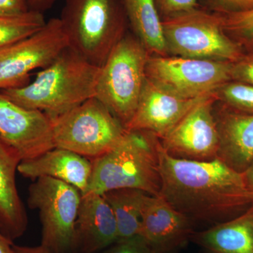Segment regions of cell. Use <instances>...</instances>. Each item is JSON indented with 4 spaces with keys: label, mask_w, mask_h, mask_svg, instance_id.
<instances>
[{
    "label": "cell",
    "mask_w": 253,
    "mask_h": 253,
    "mask_svg": "<svg viewBox=\"0 0 253 253\" xmlns=\"http://www.w3.org/2000/svg\"><path fill=\"white\" fill-rule=\"evenodd\" d=\"M161 186L159 196L194 222H224L253 205V193L236 172L219 158L210 161L178 159L157 140Z\"/></svg>",
    "instance_id": "obj_1"
},
{
    "label": "cell",
    "mask_w": 253,
    "mask_h": 253,
    "mask_svg": "<svg viewBox=\"0 0 253 253\" xmlns=\"http://www.w3.org/2000/svg\"><path fill=\"white\" fill-rule=\"evenodd\" d=\"M99 71L100 67L68 46L28 84L0 93L25 109L41 111L52 120L94 97Z\"/></svg>",
    "instance_id": "obj_2"
},
{
    "label": "cell",
    "mask_w": 253,
    "mask_h": 253,
    "mask_svg": "<svg viewBox=\"0 0 253 253\" xmlns=\"http://www.w3.org/2000/svg\"><path fill=\"white\" fill-rule=\"evenodd\" d=\"M157 140L147 131L126 130L114 147L91 160L86 192L102 195L111 190L131 189L159 196L162 180Z\"/></svg>",
    "instance_id": "obj_3"
},
{
    "label": "cell",
    "mask_w": 253,
    "mask_h": 253,
    "mask_svg": "<svg viewBox=\"0 0 253 253\" xmlns=\"http://www.w3.org/2000/svg\"><path fill=\"white\" fill-rule=\"evenodd\" d=\"M59 19L70 47L98 67L126 36L128 23L122 0H66Z\"/></svg>",
    "instance_id": "obj_4"
},
{
    "label": "cell",
    "mask_w": 253,
    "mask_h": 253,
    "mask_svg": "<svg viewBox=\"0 0 253 253\" xmlns=\"http://www.w3.org/2000/svg\"><path fill=\"white\" fill-rule=\"evenodd\" d=\"M149 55L135 36L126 35L100 67L95 97L126 129L137 109Z\"/></svg>",
    "instance_id": "obj_5"
},
{
    "label": "cell",
    "mask_w": 253,
    "mask_h": 253,
    "mask_svg": "<svg viewBox=\"0 0 253 253\" xmlns=\"http://www.w3.org/2000/svg\"><path fill=\"white\" fill-rule=\"evenodd\" d=\"M51 121L54 147L91 161L114 147L126 131L95 96Z\"/></svg>",
    "instance_id": "obj_6"
},
{
    "label": "cell",
    "mask_w": 253,
    "mask_h": 253,
    "mask_svg": "<svg viewBox=\"0 0 253 253\" xmlns=\"http://www.w3.org/2000/svg\"><path fill=\"white\" fill-rule=\"evenodd\" d=\"M168 53L191 59L235 62L245 54L224 31L217 13L200 8L162 20Z\"/></svg>",
    "instance_id": "obj_7"
},
{
    "label": "cell",
    "mask_w": 253,
    "mask_h": 253,
    "mask_svg": "<svg viewBox=\"0 0 253 253\" xmlns=\"http://www.w3.org/2000/svg\"><path fill=\"white\" fill-rule=\"evenodd\" d=\"M82 193L51 177L36 179L28 189V204L39 212L41 246L52 253L76 251V224Z\"/></svg>",
    "instance_id": "obj_8"
},
{
    "label": "cell",
    "mask_w": 253,
    "mask_h": 253,
    "mask_svg": "<svg viewBox=\"0 0 253 253\" xmlns=\"http://www.w3.org/2000/svg\"><path fill=\"white\" fill-rule=\"evenodd\" d=\"M228 61L149 55L146 76L163 89L185 99L214 94L231 81Z\"/></svg>",
    "instance_id": "obj_9"
},
{
    "label": "cell",
    "mask_w": 253,
    "mask_h": 253,
    "mask_svg": "<svg viewBox=\"0 0 253 253\" xmlns=\"http://www.w3.org/2000/svg\"><path fill=\"white\" fill-rule=\"evenodd\" d=\"M68 46L56 18L46 21L34 34L0 48V90L26 85L33 71L46 67Z\"/></svg>",
    "instance_id": "obj_10"
},
{
    "label": "cell",
    "mask_w": 253,
    "mask_h": 253,
    "mask_svg": "<svg viewBox=\"0 0 253 253\" xmlns=\"http://www.w3.org/2000/svg\"><path fill=\"white\" fill-rule=\"evenodd\" d=\"M215 94L191 110L163 139L164 151L178 159L210 161L218 158L219 136L214 116Z\"/></svg>",
    "instance_id": "obj_11"
},
{
    "label": "cell",
    "mask_w": 253,
    "mask_h": 253,
    "mask_svg": "<svg viewBox=\"0 0 253 253\" xmlns=\"http://www.w3.org/2000/svg\"><path fill=\"white\" fill-rule=\"evenodd\" d=\"M0 136L22 160L54 148L52 123L41 111L25 109L0 93Z\"/></svg>",
    "instance_id": "obj_12"
},
{
    "label": "cell",
    "mask_w": 253,
    "mask_h": 253,
    "mask_svg": "<svg viewBox=\"0 0 253 253\" xmlns=\"http://www.w3.org/2000/svg\"><path fill=\"white\" fill-rule=\"evenodd\" d=\"M212 94L185 99L146 78L137 109L126 129L147 131L163 139L191 110Z\"/></svg>",
    "instance_id": "obj_13"
},
{
    "label": "cell",
    "mask_w": 253,
    "mask_h": 253,
    "mask_svg": "<svg viewBox=\"0 0 253 253\" xmlns=\"http://www.w3.org/2000/svg\"><path fill=\"white\" fill-rule=\"evenodd\" d=\"M194 224L162 196L148 194L141 211L139 236L153 253H172L191 240Z\"/></svg>",
    "instance_id": "obj_14"
},
{
    "label": "cell",
    "mask_w": 253,
    "mask_h": 253,
    "mask_svg": "<svg viewBox=\"0 0 253 253\" xmlns=\"http://www.w3.org/2000/svg\"><path fill=\"white\" fill-rule=\"evenodd\" d=\"M76 231V251L81 253L104 251L118 241L116 217L103 195L82 194Z\"/></svg>",
    "instance_id": "obj_15"
},
{
    "label": "cell",
    "mask_w": 253,
    "mask_h": 253,
    "mask_svg": "<svg viewBox=\"0 0 253 253\" xmlns=\"http://www.w3.org/2000/svg\"><path fill=\"white\" fill-rule=\"evenodd\" d=\"M91 160L62 148L54 147L39 156L22 160L18 172L35 181L38 178L51 177L67 183L84 194L90 180Z\"/></svg>",
    "instance_id": "obj_16"
},
{
    "label": "cell",
    "mask_w": 253,
    "mask_h": 253,
    "mask_svg": "<svg viewBox=\"0 0 253 253\" xmlns=\"http://www.w3.org/2000/svg\"><path fill=\"white\" fill-rule=\"evenodd\" d=\"M22 161L17 151L0 136V230L14 241L27 230L28 219L16 184Z\"/></svg>",
    "instance_id": "obj_17"
},
{
    "label": "cell",
    "mask_w": 253,
    "mask_h": 253,
    "mask_svg": "<svg viewBox=\"0 0 253 253\" xmlns=\"http://www.w3.org/2000/svg\"><path fill=\"white\" fill-rule=\"evenodd\" d=\"M219 136L218 158L243 173L253 160V114L223 106L214 113Z\"/></svg>",
    "instance_id": "obj_18"
},
{
    "label": "cell",
    "mask_w": 253,
    "mask_h": 253,
    "mask_svg": "<svg viewBox=\"0 0 253 253\" xmlns=\"http://www.w3.org/2000/svg\"><path fill=\"white\" fill-rule=\"evenodd\" d=\"M190 241L204 253H253V205L229 220L194 231Z\"/></svg>",
    "instance_id": "obj_19"
},
{
    "label": "cell",
    "mask_w": 253,
    "mask_h": 253,
    "mask_svg": "<svg viewBox=\"0 0 253 253\" xmlns=\"http://www.w3.org/2000/svg\"><path fill=\"white\" fill-rule=\"evenodd\" d=\"M128 23L150 55L167 56L162 19L155 0H122Z\"/></svg>",
    "instance_id": "obj_20"
},
{
    "label": "cell",
    "mask_w": 253,
    "mask_h": 253,
    "mask_svg": "<svg viewBox=\"0 0 253 253\" xmlns=\"http://www.w3.org/2000/svg\"><path fill=\"white\" fill-rule=\"evenodd\" d=\"M116 217L118 240L139 235L141 215L147 194L139 190H111L102 194Z\"/></svg>",
    "instance_id": "obj_21"
},
{
    "label": "cell",
    "mask_w": 253,
    "mask_h": 253,
    "mask_svg": "<svg viewBox=\"0 0 253 253\" xmlns=\"http://www.w3.org/2000/svg\"><path fill=\"white\" fill-rule=\"evenodd\" d=\"M42 13L30 11L15 17H0V48L34 34L46 24Z\"/></svg>",
    "instance_id": "obj_22"
},
{
    "label": "cell",
    "mask_w": 253,
    "mask_h": 253,
    "mask_svg": "<svg viewBox=\"0 0 253 253\" xmlns=\"http://www.w3.org/2000/svg\"><path fill=\"white\" fill-rule=\"evenodd\" d=\"M228 36L243 49L253 50V9L243 12L217 13Z\"/></svg>",
    "instance_id": "obj_23"
},
{
    "label": "cell",
    "mask_w": 253,
    "mask_h": 253,
    "mask_svg": "<svg viewBox=\"0 0 253 253\" xmlns=\"http://www.w3.org/2000/svg\"><path fill=\"white\" fill-rule=\"evenodd\" d=\"M223 106L236 112L253 114V85L243 82H226L214 92Z\"/></svg>",
    "instance_id": "obj_24"
},
{
    "label": "cell",
    "mask_w": 253,
    "mask_h": 253,
    "mask_svg": "<svg viewBox=\"0 0 253 253\" xmlns=\"http://www.w3.org/2000/svg\"><path fill=\"white\" fill-rule=\"evenodd\" d=\"M155 2L162 20L201 8L198 0H155Z\"/></svg>",
    "instance_id": "obj_25"
},
{
    "label": "cell",
    "mask_w": 253,
    "mask_h": 253,
    "mask_svg": "<svg viewBox=\"0 0 253 253\" xmlns=\"http://www.w3.org/2000/svg\"><path fill=\"white\" fill-rule=\"evenodd\" d=\"M103 253H154L141 236L136 235L127 239L118 240Z\"/></svg>",
    "instance_id": "obj_26"
},
{
    "label": "cell",
    "mask_w": 253,
    "mask_h": 253,
    "mask_svg": "<svg viewBox=\"0 0 253 253\" xmlns=\"http://www.w3.org/2000/svg\"><path fill=\"white\" fill-rule=\"evenodd\" d=\"M231 81L253 85V50L246 51L241 59L231 64Z\"/></svg>",
    "instance_id": "obj_27"
},
{
    "label": "cell",
    "mask_w": 253,
    "mask_h": 253,
    "mask_svg": "<svg viewBox=\"0 0 253 253\" xmlns=\"http://www.w3.org/2000/svg\"><path fill=\"white\" fill-rule=\"evenodd\" d=\"M214 13L243 12L253 9V0H204Z\"/></svg>",
    "instance_id": "obj_28"
},
{
    "label": "cell",
    "mask_w": 253,
    "mask_h": 253,
    "mask_svg": "<svg viewBox=\"0 0 253 253\" xmlns=\"http://www.w3.org/2000/svg\"><path fill=\"white\" fill-rule=\"evenodd\" d=\"M31 11L28 0H0V17H15Z\"/></svg>",
    "instance_id": "obj_29"
},
{
    "label": "cell",
    "mask_w": 253,
    "mask_h": 253,
    "mask_svg": "<svg viewBox=\"0 0 253 253\" xmlns=\"http://www.w3.org/2000/svg\"><path fill=\"white\" fill-rule=\"evenodd\" d=\"M56 0H28V5L31 11L42 13L49 9Z\"/></svg>",
    "instance_id": "obj_30"
},
{
    "label": "cell",
    "mask_w": 253,
    "mask_h": 253,
    "mask_svg": "<svg viewBox=\"0 0 253 253\" xmlns=\"http://www.w3.org/2000/svg\"><path fill=\"white\" fill-rule=\"evenodd\" d=\"M13 249L14 253H52L41 245L35 247H30V246H21L14 244Z\"/></svg>",
    "instance_id": "obj_31"
},
{
    "label": "cell",
    "mask_w": 253,
    "mask_h": 253,
    "mask_svg": "<svg viewBox=\"0 0 253 253\" xmlns=\"http://www.w3.org/2000/svg\"><path fill=\"white\" fill-rule=\"evenodd\" d=\"M13 241L8 239L0 230V253H14Z\"/></svg>",
    "instance_id": "obj_32"
},
{
    "label": "cell",
    "mask_w": 253,
    "mask_h": 253,
    "mask_svg": "<svg viewBox=\"0 0 253 253\" xmlns=\"http://www.w3.org/2000/svg\"><path fill=\"white\" fill-rule=\"evenodd\" d=\"M242 174L245 184L249 191L253 193V160Z\"/></svg>",
    "instance_id": "obj_33"
}]
</instances>
